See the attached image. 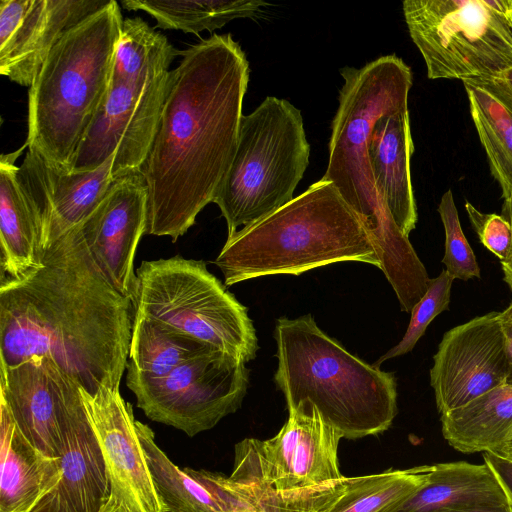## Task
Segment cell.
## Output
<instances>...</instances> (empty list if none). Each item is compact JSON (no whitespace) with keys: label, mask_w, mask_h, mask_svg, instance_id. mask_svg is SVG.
<instances>
[{"label":"cell","mask_w":512,"mask_h":512,"mask_svg":"<svg viewBox=\"0 0 512 512\" xmlns=\"http://www.w3.org/2000/svg\"><path fill=\"white\" fill-rule=\"evenodd\" d=\"M135 313L163 322L245 363L258 350L247 308L202 260L173 256L136 270Z\"/></svg>","instance_id":"obj_8"},{"label":"cell","mask_w":512,"mask_h":512,"mask_svg":"<svg viewBox=\"0 0 512 512\" xmlns=\"http://www.w3.org/2000/svg\"><path fill=\"white\" fill-rule=\"evenodd\" d=\"M134 315L77 225L45 249L36 270L0 281V365L47 357L91 395L120 390Z\"/></svg>","instance_id":"obj_1"},{"label":"cell","mask_w":512,"mask_h":512,"mask_svg":"<svg viewBox=\"0 0 512 512\" xmlns=\"http://www.w3.org/2000/svg\"><path fill=\"white\" fill-rule=\"evenodd\" d=\"M438 212L445 232V253L442 263L446 266V271L454 279L467 281L472 278H480V267L462 231L450 189L442 195Z\"/></svg>","instance_id":"obj_33"},{"label":"cell","mask_w":512,"mask_h":512,"mask_svg":"<svg viewBox=\"0 0 512 512\" xmlns=\"http://www.w3.org/2000/svg\"><path fill=\"white\" fill-rule=\"evenodd\" d=\"M498 315L492 311L477 316L443 335L430 369L440 414L506 383V345Z\"/></svg>","instance_id":"obj_14"},{"label":"cell","mask_w":512,"mask_h":512,"mask_svg":"<svg viewBox=\"0 0 512 512\" xmlns=\"http://www.w3.org/2000/svg\"><path fill=\"white\" fill-rule=\"evenodd\" d=\"M170 72L141 82H110L74 154L71 172L95 170L113 155V178L141 171L157 133Z\"/></svg>","instance_id":"obj_12"},{"label":"cell","mask_w":512,"mask_h":512,"mask_svg":"<svg viewBox=\"0 0 512 512\" xmlns=\"http://www.w3.org/2000/svg\"><path fill=\"white\" fill-rule=\"evenodd\" d=\"M278 367L275 383L289 413L315 408L342 438L354 440L386 431L397 414V384L348 352L308 314L276 320Z\"/></svg>","instance_id":"obj_3"},{"label":"cell","mask_w":512,"mask_h":512,"mask_svg":"<svg viewBox=\"0 0 512 512\" xmlns=\"http://www.w3.org/2000/svg\"><path fill=\"white\" fill-rule=\"evenodd\" d=\"M215 481L233 498L235 511L328 512L343 495L354 477H343L329 484L296 491L275 490L257 482H237L220 473Z\"/></svg>","instance_id":"obj_29"},{"label":"cell","mask_w":512,"mask_h":512,"mask_svg":"<svg viewBox=\"0 0 512 512\" xmlns=\"http://www.w3.org/2000/svg\"><path fill=\"white\" fill-rule=\"evenodd\" d=\"M503 213L505 214V218L510 222L512 227V198L504 201ZM500 263L504 273V280L512 281V246L508 258Z\"/></svg>","instance_id":"obj_37"},{"label":"cell","mask_w":512,"mask_h":512,"mask_svg":"<svg viewBox=\"0 0 512 512\" xmlns=\"http://www.w3.org/2000/svg\"><path fill=\"white\" fill-rule=\"evenodd\" d=\"M413 151L408 109L383 115L375 123L367 143L372 178L393 220L407 237L417 223L410 172Z\"/></svg>","instance_id":"obj_20"},{"label":"cell","mask_w":512,"mask_h":512,"mask_svg":"<svg viewBox=\"0 0 512 512\" xmlns=\"http://www.w3.org/2000/svg\"><path fill=\"white\" fill-rule=\"evenodd\" d=\"M346 261L381 266L359 215L332 183L320 179L228 238L214 263L231 286Z\"/></svg>","instance_id":"obj_4"},{"label":"cell","mask_w":512,"mask_h":512,"mask_svg":"<svg viewBox=\"0 0 512 512\" xmlns=\"http://www.w3.org/2000/svg\"><path fill=\"white\" fill-rule=\"evenodd\" d=\"M62 476L30 512H100L111 483L85 405L73 417L61 454Z\"/></svg>","instance_id":"obj_19"},{"label":"cell","mask_w":512,"mask_h":512,"mask_svg":"<svg viewBox=\"0 0 512 512\" xmlns=\"http://www.w3.org/2000/svg\"><path fill=\"white\" fill-rule=\"evenodd\" d=\"M123 8L144 11L156 28L180 30L199 36L238 18H252L268 3L261 0H122Z\"/></svg>","instance_id":"obj_27"},{"label":"cell","mask_w":512,"mask_h":512,"mask_svg":"<svg viewBox=\"0 0 512 512\" xmlns=\"http://www.w3.org/2000/svg\"><path fill=\"white\" fill-rule=\"evenodd\" d=\"M512 292V281L504 280ZM499 321L505 337L507 363H508V376L506 383L512 385V301L508 307L499 312Z\"/></svg>","instance_id":"obj_36"},{"label":"cell","mask_w":512,"mask_h":512,"mask_svg":"<svg viewBox=\"0 0 512 512\" xmlns=\"http://www.w3.org/2000/svg\"><path fill=\"white\" fill-rule=\"evenodd\" d=\"M462 82L490 172L502 198L508 200L512 198V93L497 78Z\"/></svg>","instance_id":"obj_24"},{"label":"cell","mask_w":512,"mask_h":512,"mask_svg":"<svg viewBox=\"0 0 512 512\" xmlns=\"http://www.w3.org/2000/svg\"><path fill=\"white\" fill-rule=\"evenodd\" d=\"M181 55L140 171L148 190L146 234L173 242L213 202L233 161L250 72L229 33L212 34Z\"/></svg>","instance_id":"obj_2"},{"label":"cell","mask_w":512,"mask_h":512,"mask_svg":"<svg viewBox=\"0 0 512 512\" xmlns=\"http://www.w3.org/2000/svg\"><path fill=\"white\" fill-rule=\"evenodd\" d=\"M429 79L497 78L512 67V0H405Z\"/></svg>","instance_id":"obj_9"},{"label":"cell","mask_w":512,"mask_h":512,"mask_svg":"<svg viewBox=\"0 0 512 512\" xmlns=\"http://www.w3.org/2000/svg\"><path fill=\"white\" fill-rule=\"evenodd\" d=\"M181 54L141 17L124 19L112 68L113 82H141L170 71Z\"/></svg>","instance_id":"obj_30"},{"label":"cell","mask_w":512,"mask_h":512,"mask_svg":"<svg viewBox=\"0 0 512 512\" xmlns=\"http://www.w3.org/2000/svg\"><path fill=\"white\" fill-rule=\"evenodd\" d=\"M453 281L454 278L446 269L436 278H430L426 293L411 310L410 322L402 340L382 355L374 363L375 366L379 367L385 360L412 351L432 320L441 312L448 310Z\"/></svg>","instance_id":"obj_32"},{"label":"cell","mask_w":512,"mask_h":512,"mask_svg":"<svg viewBox=\"0 0 512 512\" xmlns=\"http://www.w3.org/2000/svg\"><path fill=\"white\" fill-rule=\"evenodd\" d=\"M440 420L443 437L457 451L500 452L512 438V385L495 387Z\"/></svg>","instance_id":"obj_25"},{"label":"cell","mask_w":512,"mask_h":512,"mask_svg":"<svg viewBox=\"0 0 512 512\" xmlns=\"http://www.w3.org/2000/svg\"><path fill=\"white\" fill-rule=\"evenodd\" d=\"M248 384L246 363L215 348L182 362L165 376L126 375V385L147 418L189 437L236 412Z\"/></svg>","instance_id":"obj_10"},{"label":"cell","mask_w":512,"mask_h":512,"mask_svg":"<svg viewBox=\"0 0 512 512\" xmlns=\"http://www.w3.org/2000/svg\"><path fill=\"white\" fill-rule=\"evenodd\" d=\"M28 147L0 157V270L1 281L19 280L36 270L45 251L40 214L25 192L16 160Z\"/></svg>","instance_id":"obj_21"},{"label":"cell","mask_w":512,"mask_h":512,"mask_svg":"<svg viewBox=\"0 0 512 512\" xmlns=\"http://www.w3.org/2000/svg\"><path fill=\"white\" fill-rule=\"evenodd\" d=\"M342 436L320 413L296 411L272 438H246L235 446L229 479L257 482L275 490L296 491L337 481Z\"/></svg>","instance_id":"obj_11"},{"label":"cell","mask_w":512,"mask_h":512,"mask_svg":"<svg viewBox=\"0 0 512 512\" xmlns=\"http://www.w3.org/2000/svg\"><path fill=\"white\" fill-rule=\"evenodd\" d=\"M80 388L47 357L0 365V398L24 437L51 458H61L68 427L84 406Z\"/></svg>","instance_id":"obj_13"},{"label":"cell","mask_w":512,"mask_h":512,"mask_svg":"<svg viewBox=\"0 0 512 512\" xmlns=\"http://www.w3.org/2000/svg\"><path fill=\"white\" fill-rule=\"evenodd\" d=\"M499 504L508 503L488 465L460 461L430 465L423 485L396 512H438Z\"/></svg>","instance_id":"obj_23"},{"label":"cell","mask_w":512,"mask_h":512,"mask_svg":"<svg viewBox=\"0 0 512 512\" xmlns=\"http://www.w3.org/2000/svg\"><path fill=\"white\" fill-rule=\"evenodd\" d=\"M498 453H501L509 458H512V438Z\"/></svg>","instance_id":"obj_41"},{"label":"cell","mask_w":512,"mask_h":512,"mask_svg":"<svg viewBox=\"0 0 512 512\" xmlns=\"http://www.w3.org/2000/svg\"><path fill=\"white\" fill-rule=\"evenodd\" d=\"M148 190L141 172L114 178L106 196L80 224L88 251L106 280L133 304L138 278L134 257L146 234Z\"/></svg>","instance_id":"obj_15"},{"label":"cell","mask_w":512,"mask_h":512,"mask_svg":"<svg viewBox=\"0 0 512 512\" xmlns=\"http://www.w3.org/2000/svg\"><path fill=\"white\" fill-rule=\"evenodd\" d=\"M438 512H512L508 504L472 506Z\"/></svg>","instance_id":"obj_38"},{"label":"cell","mask_w":512,"mask_h":512,"mask_svg":"<svg viewBox=\"0 0 512 512\" xmlns=\"http://www.w3.org/2000/svg\"><path fill=\"white\" fill-rule=\"evenodd\" d=\"M100 512H133L123 500L111 493L108 501L102 507Z\"/></svg>","instance_id":"obj_39"},{"label":"cell","mask_w":512,"mask_h":512,"mask_svg":"<svg viewBox=\"0 0 512 512\" xmlns=\"http://www.w3.org/2000/svg\"><path fill=\"white\" fill-rule=\"evenodd\" d=\"M123 17L117 1L83 19L53 47L28 90V150L70 173L74 154L111 82Z\"/></svg>","instance_id":"obj_5"},{"label":"cell","mask_w":512,"mask_h":512,"mask_svg":"<svg viewBox=\"0 0 512 512\" xmlns=\"http://www.w3.org/2000/svg\"><path fill=\"white\" fill-rule=\"evenodd\" d=\"M0 512H30L62 476L61 458L45 456L21 433L0 398Z\"/></svg>","instance_id":"obj_22"},{"label":"cell","mask_w":512,"mask_h":512,"mask_svg":"<svg viewBox=\"0 0 512 512\" xmlns=\"http://www.w3.org/2000/svg\"><path fill=\"white\" fill-rule=\"evenodd\" d=\"M430 465L354 477L328 512H396L425 482Z\"/></svg>","instance_id":"obj_31"},{"label":"cell","mask_w":512,"mask_h":512,"mask_svg":"<svg viewBox=\"0 0 512 512\" xmlns=\"http://www.w3.org/2000/svg\"><path fill=\"white\" fill-rule=\"evenodd\" d=\"M309 156L301 111L288 100L267 96L243 115L233 161L213 200L227 239L294 198Z\"/></svg>","instance_id":"obj_7"},{"label":"cell","mask_w":512,"mask_h":512,"mask_svg":"<svg viewBox=\"0 0 512 512\" xmlns=\"http://www.w3.org/2000/svg\"><path fill=\"white\" fill-rule=\"evenodd\" d=\"M497 79L512 93V67L502 73Z\"/></svg>","instance_id":"obj_40"},{"label":"cell","mask_w":512,"mask_h":512,"mask_svg":"<svg viewBox=\"0 0 512 512\" xmlns=\"http://www.w3.org/2000/svg\"><path fill=\"white\" fill-rule=\"evenodd\" d=\"M340 74L344 83L332 122L328 165L321 179L332 183L359 215L377 254L393 257L405 248L408 239L375 187L367 143L383 115L408 109L412 72L392 54L361 68L346 66Z\"/></svg>","instance_id":"obj_6"},{"label":"cell","mask_w":512,"mask_h":512,"mask_svg":"<svg viewBox=\"0 0 512 512\" xmlns=\"http://www.w3.org/2000/svg\"><path fill=\"white\" fill-rule=\"evenodd\" d=\"M483 459L496 477L512 510V458L498 452H484Z\"/></svg>","instance_id":"obj_35"},{"label":"cell","mask_w":512,"mask_h":512,"mask_svg":"<svg viewBox=\"0 0 512 512\" xmlns=\"http://www.w3.org/2000/svg\"><path fill=\"white\" fill-rule=\"evenodd\" d=\"M110 0H1L0 74L30 87L63 35Z\"/></svg>","instance_id":"obj_16"},{"label":"cell","mask_w":512,"mask_h":512,"mask_svg":"<svg viewBox=\"0 0 512 512\" xmlns=\"http://www.w3.org/2000/svg\"><path fill=\"white\" fill-rule=\"evenodd\" d=\"M465 209L480 242L500 262L505 261L510 254L512 246V227L510 222L502 215L483 213L469 202H466Z\"/></svg>","instance_id":"obj_34"},{"label":"cell","mask_w":512,"mask_h":512,"mask_svg":"<svg viewBox=\"0 0 512 512\" xmlns=\"http://www.w3.org/2000/svg\"><path fill=\"white\" fill-rule=\"evenodd\" d=\"M135 425L153 484L167 512H227L207 488L168 458L147 424L136 420Z\"/></svg>","instance_id":"obj_28"},{"label":"cell","mask_w":512,"mask_h":512,"mask_svg":"<svg viewBox=\"0 0 512 512\" xmlns=\"http://www.w3.org/2000/svg\"><path fill=\"white\" fill-rule=\"evenodd\" d=\"M114 157L95 170L66 173L36 152H26L18 176L42 219L45 249L80 224L101 203L114 180Z\"/></svg>","instance_id":"obj_18"},{"label":"cell","mask_w":512,"mask_h":512,"mask_svg":"<svg viewBox=\"0 0 512 512\" xmlns=\"http://www.w3.org/2000/svg\"><path fill=\"white\" fill-rule=\"evenodd\" d=\"M210 348L214 347L163 322L135 313L127 374L165 376L182 362Z\"/></svg>","instance_id":"obj_26"},{"label":"cell","mask_w":512,"mask_h":512,"mask_svg":"<svg viewBox=\"0 0 512 512\" xmlns=\"http://www.w3.org/2000/svg\"><path fill=\"white\" fill-rule=\"evenodd\" d=\"M80 390L105 460L111 493L133 512H167L150 475L132 405L120 390L102 387L93 395Z\"/></svg>","instance_id":"obj_17"}]
</instances>
